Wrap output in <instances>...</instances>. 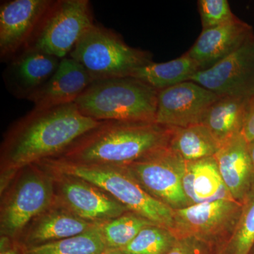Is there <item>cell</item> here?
<instances>
[{
  "label": "cell",
  "instance_id": "cell-1",
  "mask_svg": "<svg viewBox=\"0 0 254 254\" xmlns=\"http://www.w3.org/2000/svg\"><path fill=\"white\" fill-rule=\"evenodd\" d=\"M99 123L83 115L75 103L33 110L5 133L0 148V171L18 173L28 165L58 156Z\"/></svg>",
  "mask_w": 254,
  "mask_h": 254
},
{
  "label": "cell",
  "instance_id": "cell-2",
  "mask_svg": "<svg viewBox=\"0 0 254 254\" xmlns=\"http://www.w3.org/2000/svg\"><path fill=\"white\" fill-rule=\"evenodd\" d=\"M170 131L155 123L102 121L55 158L78 165L127 166L168 146Z\"/></svg>",
  "mask_w": 254,
  "mask_h": 254
},
{
  "label": "cell",
  "instance_id": "cell-3",
  "mask_svg": "<svg viewBox=\"0 0 254 254\" xmlns=\"http://www.w3.org/2000/svg\"><path fill=\"white\" fill-rule=\"evenodd\" d=\"M158 91L133 77L93 81L76 101L85 116L96 121L155 123Z\"/></svg>",
  "mask_w": 254,
  "mask_h": 254
},
{
  "label": "cell",
  "instance_id": "cell-4",
  "mask_svg": "<svg viewBox=\"0 0 254 254\" xmlns=\"http://www.w3.org/2000/svg\"><path fill=\"white\" fill-rule=\"evenodd\" d=\"M81 177L110 193L129 211L173 230L174 210L148 194L125 166L78 165L52 158L35 163Z\"/></svg>",
  "mask_w": 254,
  "mask_h": 254
},
{
  "label": "cell",
  "instance_id": "cell-5",
  "mask_svg": "<svg viewBox=\"0 0 254 254\" xmlns=\"http://www.w3.org/2000/svg\"><path fill=\"white\" fill-rule=\"evenodd\" d=\"M68 57L81 64L93 81L130 77L153 62L149 52L128 46L116 32L95 23Z\"/></svg>",
  "mask_w": 254,
  "mask_h": 254
},
{
  "label": "cell",
  "instance_id": "cell-6",
  "mask_svg": "<svg viewBox=\"0 0 254 254\" xmlns=\"http://www.w3.org/2000/svg\"><path fill=\"white\" fill-rule=\"evenodd\" d=\"M53 203L50 174L37 164L21 169L1 194L0 235L18 242L28 225Z\"/></svg>",
  "mask_w": 254,
  "mask_h": 254
},
{
  "label": "cell",
  "instance_id": "cell-7",
  "mask_svg": "<svg viewBox=\"0 0 254 254\" xmlns=\"http://www.w3.org/2000/svg\"><path fill=\"white\" fill-rule=\"evenodd\" d=\"M93 24L88 0L54 1L28 47L63 59Z\"/></svg>",
  "mask_w": 254,
  "mask_h": 254
},
{
  "label": "cell",
  "instance_id": "cell-8",
  "mask_svg": "<svg viewBox=\"0 0 254 254\" xmlns=\"http://www.w3.org/2000/svg\"><path fill=\"white\" fill-rule=\"evenodd\" d=\"M39 166L48 172L53 179L54 203L78 218L99 224L129 211L110 193L92 182Z\"/></svg>",
  "mask_w": 254,
  "mask_h": 254
},
{
  "label": "cell",
  "instance_id": "cell-9",
  "mask_svg": "<svg viewBox=\"0 0 254 254\" xmlns=\"http://www.w3.org/2000/svg\"><path fill=\"white\" fill-rule=\"evenodd\" d=\"M185 165L167 146L125 167L148 194L175 210L190 205L182 186Z\"/></svg>",
  "mask_w": 254,
  "mask_h": 254
},
{
  "label": "cell",
  "instance_id": "cell-10",
  "mask_svg": "<svg viewBox=\"0 0 254 254\" xmlns=\"http://www.w3.org/2000/svg\"><path fill=\"white\" fill-rule=\"evenodd\" d=\"M242 203L220 199L174 210L173 231L177 238L193 237L212 246L231 236L238 221Z\"/></svg>",
  "mask_w": 254,
  "mask_h": 254
},
{
  "label": "cell",
  "instance_id": "cell-11",
  "mask_svg": "<svg viewBox=\"0 0 254 254\" xmlns=\"http://www.w3.org/2000/svg\"><path fill=\"white\" fill-rule=\"evenodd\" d=\"M190 81L219 96L254 94V35L235 53L212 67L198 71Z\"/></svg>",
  "mask_w": 254,
  "mask_h": 254
},
{
  "label": "cell",
  "instance_id": "cell-12",
  "mask_svg": "<svg viewBox=\"0 0 254 254\" xmlns=\"http://www.w3.org/2000/svg\"><path fill=\"white\" fill-rule=\"evenodd\" d=\"M53 0H11L0 6V56L11 60L28 48Z\"/></svg>",
  "mask_w": 254,
  "mask_h": 254
},
{
  "label": "cell",
  "instance_id": "cell-13",
  "mask_svg": "<svg viewBox=\"0 0 254 254\" xmlns=\"http://www.w3.org/2000/svg\"><path fill=\"white\" fill-rule=\"evenodd\" d=\"M219 98L191 81L161 90L158 91L155 123L167 128L201 124L207 110Z\"/></svg>",
  "mask_w": 254,
  "mask_h": 254
},
{
  "label": "cell",
  "instance_id": "cell-14",
  "mask_svg": "<svg viewBox=\"0 0 254 254\" xmlns=\"http://www.w3.org/2000/svg\"><path fill=\"white\" fill-rule=\"evenodd\" d=\"M61 60L28 47L9 60L3 73L6 88L18 99L27 100L54 74Z\"/></svg>",
  "mask_w": 254,
  "mask_h": 254
},
{
  "label": "cell",
  "instance_id": "cell-15",
  "mask_svg": "<svg viewBox=\"0 0 254 254\" xmlns=\"http://www.w3.org/2000/svg\"><path fill=\"white\" fill-rule=\"evenodd\" d=\"M93 82L81 64L68 56L61 60L54 74L27 100L33 103L36 111L71 104Z\"/></svg>",
  "mask_w": 254,
  "mask_h": 254
},
{
  "label": "cell",
  "instance_id": "cell-16",
  "mask_svg": "<svg viewBox=\"0 0 254 254\" xmlns=\"http://www.w3.org/2000/svg\"><path fill=\"white\" fill-rule=\"evenodd\" d=\"M254 35L252 26L237 17L222 26L202 31L187 53L202 70L206 69L235 53Z\"/></svg>",
  "mask_w": 254,
  "mask_h": 254
},
{
  "label": "cell",
  "instance_id": "cell-17",
  "mask_svg": "<svg viewBox=\"0 0 254 254\" xmlns=\"http://www.w3.org/2000/svg\"><path fill=\"white\" fill-rule=\"evenodd\" d=\"M214 157L230 195L243 203L254 185V164L249 142L240 133L222 145Z\"/></svg>",
  "mask_w": 254,
  "mask_h": 254
},
{
  "label": "cell",
  "instance_id": "cell-18",
  "mask_svg": "<svg viewBox=\"0 0 254 254\" xmlns=\"http://www.w3.org/2000/svg\"><path fill=\"white\" fill-rule=\"evenodd\" d=\"M95 225L53 203L28 225L18 242L25 249L31 248L76 236Z\"/></svg>",
  "mask_w": 254,
  "mask_h": 254
},
{
  "label": "cell",
  "instance_id": "cell-19",
  "mask_svg": "<svg viewBox=\"0 0 254 254\" xmlns=\"http://www.w3.org/2000/svg\"><path fill=\"white\" fill-rule=\"evenodd\" d=\"M182 186L190 205L234 199L224 184L214 156L186 162Z\"/></svg>",
  "mask_w": 254,
  "mask_h": 254
},
{
  "label": "cell",
  "instance_id": "cell-20",
  "mask_svg": "<svg viewBox=\"0 0 254 254\" xmlns=\"http://www.w3.org/2000/svg\"><path fill=\"white\" fill-rule=\"evenodd\" d=\"M250 98L220 96L205 113L201 124L221 147L242 133Z\"/></svg>",
  "mask_w": 254,
  "mask_h": 254
},
{
  "label": "cell",
  "instance_id": "cell-21",
  "mask_svg": "<svg viewBox=\"0 0 254 254\" xmlns=\"http://www.w3.org/2000/svg\"><path fill=\"white\" fill-rule=\"evenodd\" d=\"M199 64L190 58L188 53L168 63H151L137 68L130 77L136 78L160 91L190 78L201 71Z\"/></svg>",
  "mask_w": 254,
  "mask_h": 254
},
{
  "label": "cell",
  "instance_id": "cell-22",
  "mask_svg": "<svg viewBox=\"0 0 254 254\" xmlns=\"http://www.w3.org/2000/svg\"><path fill=\"white\" fill-rule=\"evenodd\" d=\"M170 128L169 148L185 162L215 156L221 148L203 124Z\"/></svg>",
  "mask_w": 254,
  "mask_h": 254
},
{
  "label": "cell",
  "instance_id": "cell-23",
  "mask_svg": "<svg viewBox=\"0 0 254 254\" xmlns=\"http://www.w3.org/2000/svg\"><path fill=\"white\" fill-rule=\"evenodd\" d=\"M105 250L99 223L76 236L26 249V254H101Z\"/></svg>",
  "mask_w": 254,
  "mask_h": 254
},
{
  "label": "cell",
  "instance_id": "cell-24",
  "mask_svg": "<svg viewBox=\"0 0 254 254\" xmlns=\"http://www.w3.org/2000/svg\"><path fill=\"white\" fill-rule=\"evenodd\" d=\"M153 222L131 211L100 223V232L106 249L121 250L127 247L142 229Z\"/></svg>",
  "mask_w": 254,
  "mask_h": 254
},
{
  "label": "cell",
  "instance_id": "cell-25",
  "mask_svg": "<svg viewBox=\"0 0 254 254\" xmlns=\"http://www.w3.org/2000/svg\"><path fill=\"white\" fill-rule=\"evenodd\" d=\"M177 239L170 229L153 224L142 229L127 247L120 251L125 254H167Z\"/></svg>",
  "mask_w": 254,
  "mask_h": 254
},
{
  "label": "cell",
  "instance_id": "cell-26",
  "mask_svg": "<svg viewBox=\"0 0 254 254\" xmlns=\"http://www.w3.org/2000/svg\"><path fill=\"white\" fill-rule=\"evenodd\" d=\"M227 254H250L254 247V185L242 203L235 230L225 245Z\"/></svg>",
  "mask_w": 254,
  "mask_h": 254
},
{
  "label": "cell",
  "instance_id": "cell-27",
  "mask_svg": "<svg viewBox=\"0 0 254 254\" xmlns=\"http://www.w3.org/2000/svg\"><path fill=\"white\" fill-rule=\"evenodd\" d=\"M198 8L203 31L222 26L237 18L227 0H198Z\"/></svg>",
  "mask_w": 254,
  "mask_h": 254
},
{
  "label": "cell",
  "instance_id": "cell-28",
  "mask_svg": "<svg viewBox=\"0 0 254 254\" xmlns=\"http://www.w3.org/2000/svg\"><path fill=\"white\" fill-rule=\"evenodd\" d=\"M211 245L193 237L177 238L167 254H210Z\"/></svg>",
  "mask_w": 254,
  "mask_h": 254
},
{
  "label": "cell",
  "instance_id": "cell-29",
  "mask_svg": "<svg viewBox=\"0 0 254 254\" xmlns=\"http://www.w3.org/2000/svg\"><path fill=\"white\" fill-rule=\"evenodd\" d=\"M242 134L249 143L254 140V94L249 99Z\"/></svg>",
  "mask_w": 254,
  "mask_h": 254
},
{
  "label": "cell",
  "instance_id": "cell-30",
  "mask_svg": "<svg viewBox=\"0 0 254 254\" xmlns=\"http://www.w3.org/2000/svg\"><path fill=\"white\" fill-rule=\"evenodd\" d=\"M17 242L18 241L13 240L11 237L0 235V253L11 250Z\"/></svg>",
  "mask_w": 254,
  "mask_h": 254
},
{
  "label": "cell",
  "instance_id": "cell-31",
  "mask_svg": "<svg viewBox=\"0 0 254 254\" xmlns=\"http://www.w3.org/2000/svg\"><path fill=\"white\" fill-rule=\"evenodd\" d=\"M0 254H26V249L18 242L11 250L0 253Z\"/></svg>",
  "mask_w": 254,
  "mask_h": 254
},
{
  "label": "cell",
  "instance_id": "cell-32",
  "mask_svg": "<svg viewBox=\"0 0 254 254\" xmlns=\"http://www.w3.org/2000/svg\"><path fill=\"white\" fill-rule=\"evenodd\" d=\"M101 254H125L120 250H108L106 249Z\"/></svg>",
  "mask_w": 254,
  "mask_h": 254
},
{
  "label": "cell",
  "instance_id": "cell-33",
  "mask_svg": "<svg viewBox=\"0 0 254 254\" xmlns=\"http://www.w3.org/2000/svg\"><path fill=\"white\" fill-rule=\"evenodd\" d=\"M249 148H250L251 156H252V160H253L254 164V140L249 143Z\"/></svg>",
  "mask_w": 254,
  "mask_h": 254
},
{
  "label": "cell",
  "instance_id": "cell-34",
  "mask_svg": "<svg viewBox=\"0 0 254 254\" xmlns=\"http://www.w3.org/2000/svg\"><path fill=\"white\" fill-rule=\"evenodd\" d=\"M215 254H227L225 246H224L223 247H222L221 249H220V250H219Z\"/></svg>",
  "mask_w": 254,
  "mask_h": 254
},
{
  "label": "cell",
  "instance_id": "cell-35",
  "mask_svg": "<svg viewBox=\"0 0 254 254\" xmlns=\"http://www.w3.org/2000/svg\"><path fill=\"white\" fill-rule=\"evenodd\" d=\"M250 254H254V247L253 248V250H252V252H251V253Z\"/></svg>",
  "mask_w": 254,
  "mask_h": 254
}]
</instances>
